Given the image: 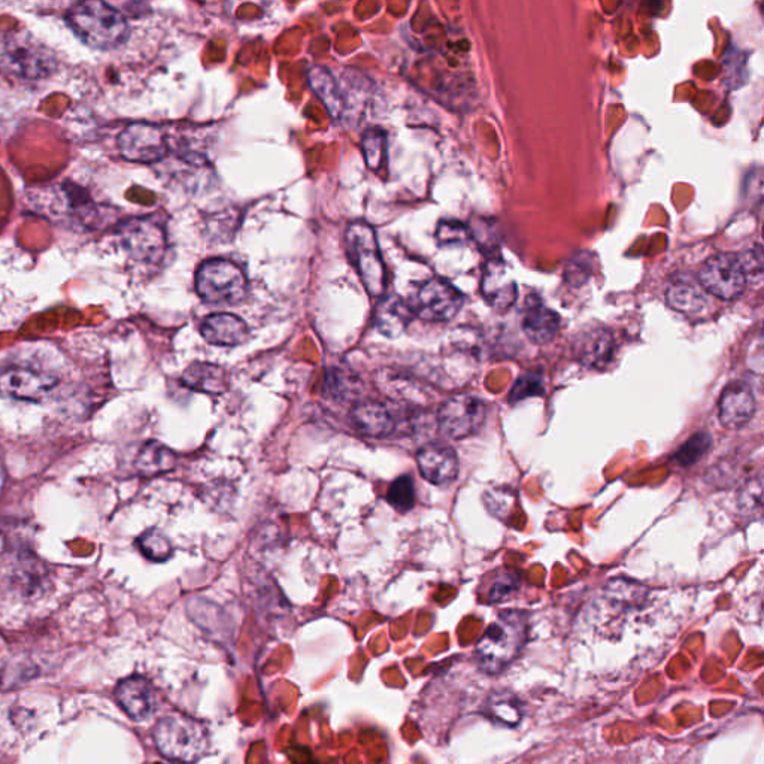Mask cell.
Returning <instances> with one entry per match:
<instances>
[{
    "label": "cell",
    "instance_id": "6da1fadb",
    "mask_svg": "<svg viewBox=\"0 0 764 764\" xmlns=\"http://www.w3.org/2000/svg\"><path fill=\"white\" fill-rule=\"evenodd\" d=\"M529 636V615L506 609L487 627L477 645L478 666L488 675L503 672L523 651Z\"/></svg>",
    "mask_w": 764,
    "mask_h": 764
},
{
    "label": "cell",
    "instance_id": "7a4b0ae2",
    "mask_svg": "<svg viewBox=\"0 0 764 764\" xmlns=\"http://www.w3.org/2000/svg\"><path fill=\"white\" fill-rule=\"evenodd\" d=\"M66 23L84 44L96 50L120 47L129 36L123 12L97 0L75 3L66 14Z\"/></svg>",
    "mask_w": 764,
    "mask_h": 764
},
{
    "label": "cell",
    "instance_id": "3957f363",
    "mask_svg": "<svg viewBox=\"0 0 764 764\" xmlns=\"http://www.w3.org/2000/svg\"><path fill=\"white\" fill-rule=\"evenodd\" d=\"M57 59L50 48L24 32L0 33V71L24 81L50 77Z\"/></svg>",
    "mask_w": 764,
    "mask_h": 764
},
{
    "label": "cell",
    "instance_id": "277c9868",
    "mask_svg": "<svg viewBox=\"0 0 764 764\" xmlns=\"http://www.w3.org/2000/svg\"><path fill=\"white\" fill-rule=\"evenodd\" d=\"M154 741L166 759L191 763L208 750L205 729L187 715L171 714L163 717L154 729Z\"/></svg>",
    "mask_w": 764,
    "mask_h": 764
},
{
    "label": "cell",
    "instance_id": "5b68a950",
    "mask_svg": "<svg viewBox=\"0 0 764 764\" xmlns=\"http://www.w3.org/2000/svg\"><path fill=\"white\" fill-rule=\"evenodd\" d=\"M200 299L212 305H235L247 294V277L236 263L212 259L200 265L196 274Z\"/></svg>",
    "mask_w": 764,
    "mask_h": 764
},
{
    "label": "cell",
    "instance_id": "8992f818",
    "mask_svg": "<svg viewBox=\"0 0 764 764\" xmlns=\"http://www.w3.org/2000/svg\"><path fill=\"white\" fill-rule=\"evenodd\" d=\"M347 248L354 266L372 297H382L387 287V272L378 247L375 230L366 223H353L348 227Z\"/></svg>",
    "mask_w": 764,
    "mask_h": 764
},
{
    "label": "cell",
    "instance_id": "52a82bcc",
    "mask_svg": "<svg viewBox=\"0 0 764 764\" xmlns=\"http://www.w3.org/2000/svg\"><path fill=\"white\" fill-rule=\"evenodd\" d=\"M121 245L136 262L159 263L166 253L165 227L154 217H133L118 226Z\"/></svg>",
    "mask_w": 764,
    "mask_h": 764
},
{
    "label": "cell",
    "instance_id": "ba28073f",
    "mask_svg": "<svg viewBox=\"0 0 764 764\" xmlns=\"http://www.w3.org/2000/svg\"><path fill=\"white\" fill-rule=\"evenodd\" d=\"M487 417V406L472 394H457L445 400L438 411L439 430L451 439H465L478 433Z\"/></svg>",
    "mask_w": 764,
    "mask_h": 764
},
{
    "label": "cell",
    "instance_id": "9c48e42d",
    "mask_svg": "<svg viewBox=\"0 0 764 764\" xmlns=\"http://www.w3.org/2000/svg\"><path fill=\"white\" fill-rule=\"evenodd\" d=\"M697 281L706 293L721 300L738 299L747 288L739 257L732 253L711 257L700 271Z\"/></svg>",
    "mask_w": 764,
    "mask_h": 764
},
{
    "label": "cell",
    "instance_id": "30bf717a",
    "mask_svg": "<svg viewBox=\"0 0 764 764\" xmlns=\"http://www.w3.org/2000/svg\"><path fill=\"white\" fill-rule=\"evenodd\" d=\"M118 150L127 162L156 163L168 154V139L159 126L132 123L118 136Z\"/></svg>",
    "mask_w": 764,
    "mask_h": 764
},
{
    "label": "cell",
    "instance_id": "8fae6325",
    "mask_svg": "<svg viewBox=\"0 0 764 764\" xmlns=\"http://www.w3.org/2000/svg\"><path fill=\"white\" fill-rule=\"evenodd\" d=\"M465 303L462 291L442 278L427 281L418 291L415 312L418 317L432 323L453 320Z\"/></svg>",
    "mask_w": 764,
    "mask_h": 764
},
{
    "label": "cell",
    "instance_id": "7c38bea8",
    "mask_svg": "<svg viewBox=\"0 0 764 764\" xmlns=\"http://www.w3.org/2000/svg\"><path fill=\"white\" fill-rule=\"evenodd\" d=\"M57 378L35 369L9 366L0 371V393L17 400L36 402L56 387Z\"/></svg>",
    "mask_w": 764,
    "mask_h": 764
},
{
    "label": "cell",
    "instance_id": "4fadbf2b",
    "mask_svg": "<svg viewBox=\"0 0 764 764\" xmlns=\"http://www.w3.org/2000/svg\"><path fill=\"white\" fill-rule=\"evenodd\" d=\"M115 697L121 708L135 721L153 717L157 709V696L150 681L142 676H130L117 685Z\"/></svg>",
    "mask_w": 764,
    "mask_h": 764
},
{
    "label": "cell",
    "instance_id": "5bb4252c",
    "mask_svg": "<svg viewBox=\"0 0 764 764\" xmlns=\"http://www.w3.org/2000/svg\"><path fill=\"white\" fill-rule=\"evenodd\" d=\"M421 477L435 485H447L459 475V457L448 445L429 444L417 454Z\"/></svg>",
    "mask_w": 764,
    "mask_h": 764
},
{
    "label": "cell",
    "instance_id": "9a60e30c",
    "mask_svg": "<svg viewBox=\"0 0 764 764\" xmlns=\"http://www.w3.org/2000/svg\"><path fill=\"white\" fill-rule=\"evenodd\" d=\"M756 414V397L744 382L736 381L724 388L720 399V420L727 429H741Z\"/></svg>",
    "mask_w": 764,
    "mask_h": 764
},
{
    "label": "cell",
    "instance_id": "2e32d148",
    "mask_svg": "<svg viewBox=\"0 0 764 764\" xmlns=\"http://www.w3.org/2000/svg\"><path fill=\"white\" fill-rule=\"evenodd\" d=\"M576 359L590 369L602 371L615 353V339L606 327H593L585 330L576 338L573 347Z\"/></svg>",
    "mask_w": 764,
    "mask_h": 764
},
{
    "label": "cell",
    "instance_id": "e0dca14e",
    "mask_svg": "<svg viewBox=\"0 0 764 764\" xmlns=\"http://www.w3.org/2000/svg\"><path fill=\"white\" fill-rule=\"evenodd\" d=\"M521 329L533 344H548L559 333V314L545 306L538 296H530L524 303Z\"/></svg>",
    "mask_w": 764,
    "mask_h": 764
},
{
    "label": "cell",
    "instance_id": "ac0fdd59",
    "mask_svg": "<svg viewBox=\"0 0 764 764\" xmlns=\"http://www.w3.org/2000/svg\"><path fill=\"white\" fill-rule=\"evenodd\" d=\"M350 418L354 429L369 438H387L397 427L390 409L374 400L356 403L351 409Z\"/></svg>",
    "mask_w": 764,
    "mask_h": 764
},
{
    "label": "cell",
    "instance_id": "d6986e66",
    "mask_svg": "<svg viewBox=\"0 0 764 764\" xmlns=\"http://www.w3.org/2000/svg\"><path fill=\"white\" fill-rule=\"evenodd\" d=\"M200 333L209 344L220 345V347H236V345L244 344L247 341L248 336H250V329L238 315L221 312V314H212L206 317L200 326Z\"/></svg>",
    "mask_w": 764,
    "mask_h": 764
},
{
    "label": "cell",
    "instance_id": "ffe728a7",
    "mask_svg": "<svg viewBox=\"0 0 764 764\" xmlns=\"http://www.w3.org/2000/svg\"><path fill=\"white\" fill-rule=\"evenodd\" d=\"M668 305L675 311L687 315V317H700L711 306L709 294L703 290L699 281L679 278L666 291Z\"/></svg>",
    "mask_w": 764,
    "mask_h": 764
},
{
    "label": "cell",
    "instance_id": "44dd1931",
    "mask_svg": "<svg viewBox=\"0 0 764 764\" xmlns=\"http://www.w3.org/2000/svg\"><path fill=\"white\" fill-rule=\"evenodd\" d=\"M482 294L491 308L506 312L517 300V284L509 278L500 263H491L482 281Z\"/></svg>",
    "mask_w": 764,
    "mask_h": 764
},
{
    "label": "cell",
    "instance_id": "7402d4cb",
    "mask_svg": "<svg viewBox=\"0 0 764 764\" xmlns=\"http://www.w3.org/2000/svg\"><path fill=\"white\" fill-rule=\"evenodd\" d=\"M412 315L414 311L402 297H384L375 308V326L385 338L394 339L405 332Z\"/></svg>",
    "mask_w": 764,
    "mask_h": 764
},
{
    "label": "cell",
    "instance_id": "603a6c76",
    "mask_svg": "<svg viewBox=\"0 0 764 764\" xmlns=\"http://www.w3.org/2000/svg\"><path fill=\"white\" fill-rule=\"evenodd\" d=\"M136 471L141 477L153 478L174 471L177 456L171 448L157 441L147 442L136 457Z\"/></svg>",
    "mask_w": 764,
    "mask_h": 764
},
{
    "label": "cell",
    "instance_id": "cb8c5ba5",
    "mask_svg": "<svg viewBox=\"0 0 764 764\" xmlns=\"http://www.w3.org/2000/svg\"><path fill=\"white\" fill-rule=\"evenodd\" d=\"M183 382L191 390L205 394H221L229 388V377L220 366L194 363L183 375Z\"/></svg>",
    "mask_w": 764,
    "mask_h": 764
},
{
    "label": "cell",
    "instance_id": "d4e9b609",
    "mask_svg": "<svg viewBox=\"0 0 764 764\" xmlns=\"http://www.w3.org/2000/svg\"><path fill=\"white\" fill-rule=\"evenodd\" d=\"M309 86L320 97L321 102L327 106L330 115L335 120L344 115V97H342L341 87L336 83L333 75L327 69L321 66H315L309 71Z\"/></svg>",
    "mask_w": 764,
    "mask_h": 764
},
{
    "label": "cell",
    "instance_id": "484cf974",
    "mask_svg": "<svg viewBox=\"0 0 764 764\" xmlns=\"http://www.w3.org/2000/svg\"><path fill=\"white\" fill-rule=\"evenodd\" d=\"M488 718L506 724V726H515L521 720V706L514 696L508 693H496L488 699L487 705Z\"/></svg>",
    "mask_w": 764,
    "mask_h": 764
},
{
    "label": "cell",
    "instance_id": "4316f807",
    "mask_svg": "<svg viewBox=\"0 0 764 764\" xmlns=\"http://www.w3.org/2000/svg\"><path fill=\"white\" fill-rule=\"evenodd\" d=\"M139 550L151 562L162 563L171 559L174 553L172 542L160 530H148L138 541Z\"/></svg>",
    "mask_w": 764,
    "mask_h": 764
},
{
    "label": "cell",
    "instance_id": "83f0119b",
    "mask_svg": "<svg viewBox=\"0 0 764 764\" xmlns=\"http://www.w3.org/2000/svg\"><path fill=\"white\" fill-rule=\"evenodd\" d=\"M387 500L396 511H411L415 505L414 479L409 475H402V477L394 479L388 488Z\"/></svg>",
    "mask_w": 764,
    "mask_h": 764
},
{
    "label": "cell",
    "instance_id": "f1b7e54d",
    "mask_svg": "<svg viewBox=\"0 0 764 764\" xmlns=\"http://www.w3.org/2000/svg\"><path fill=\"white\" fill-rule=\"evenodd\" d=\"M363 154H365L366 165L372 171L381 168L384 162L385 150H387V135L381 129H372L366 132L362 142Z\"/></svg>",
    "mask_w": 764,
    "mask_h": 764
},
{
    "label": "cell",
    "instance_id": "f546056e",
    "mask_svg": "<svg viewBox=\"0 0 764 764\" xmlns=\"http://www.w3.org/2000/svg\"><path fill=\"white\" fill-rule=\"evenodd\" d=\"M711 438L708 433H697V435L691 436L681 448L678 453L675 454V460L681 466H691L694 463L699 462L706 451L711 447Z\"/></svg>",
    "mask_w": 764,
    "mask_h": 764
},
{
    "label": "cell",
    "instance_id": "4dcf8cb0",
    "mask_svg": "<svg viewBox=\"0 0 764 764\" xmlns=\"http://www.w3.org/2000/svg\"><path fill=\"white\" fill-rule=\"evenodd\" d=\"M521 584L520 572L512 571V569H502L494 576L493 585H491L490 593H488V600L491 603L500 602L505 600L506 597L511 596L512 593L518 590Z\"/></svg>",
    "mask_w": 764,
    "mask_h": 764
},
{
    "label": "cell",
    "instance_id": "1f68e13d",
    "mask_svg": "<svg viewBox=\"0 0 764 764\" xmlns=\"http://www.w3.org/2000/svg\"><path fill=\"white\" fill-rule=\"evenodd\" d=\"M739 263H741L742 271H744L745 280H747V286L750 283L756 284V286H762L763 283V250L762 245H754L750 250L744 251L739 254Z\"/></svg>",
    "mask_w": 764,
    "mask_h": 764
},
{
    "label": "cell",
    "instance_id": "d6a6232c",
    "mask_svg": "<svg viewBox=\"0 0 764 764\" xmlns=\"http://www.w3.org/2000/svg\"><path fill=\"white\" fill-rule=\"evenodd\" d=\"M593 271V256L588 253L578 254L566 266L565 278L572 286L578 287L590 280Z\"/></svg>",
    "mask_w": 764,
    "mask_h": 764
},
{
    "label": "cell",
    "instance_id": "836d02e7",
    "mask_svg": "<svg viewBox=\"0 0 764 764\" xmlns=\"http://www.w3.org/2000/svg\"><path fill=\"white\" fill-rule=\"evenodd\" d=\"M544 394V381L538 374H526L518 378L509 394V402L517 403L527 397Z\"/></svg>",
    "mask_w": 764,
    "mask_h": 764
},
{
    "label": "cell",
    "instance_id": "e575fe53",
    "mask_svg": "<svg viewBox=\"0 0 764 764\" xmlns=\"http://www.w3.org/2000/svg\"><path fill=\"white\" fill-rule=\"evenodd\" d=\"M469 238H471V233H469L468 227L459 221H441L438 230H436V239L441 245L463 244V242L469 241Z\"/></svg>",
    "mask_w": 764,
    "mask_h": 764
},
{
    "label": "cell",
    "instance_id": "d590c367",
    "mask_svg": "<svg viewBox=\"0 0 764 764\" xmlns=\"http://www.w3.org/2000/svg\"><path fill=\"white\" fill-rule=\"evenodd\" d=\"M35 676V668L29 663H9V666L3 668L0 675V682L3 688H15L23 682L29 681Z\"/></svg>",
    "mask_w": 764,
    "mask_h": 764
},
{
    "label": "cell",
    "instance_id": "8d00e7d4",
    "mask_svg": "<svg viewBox=\"0 0 764 764\" xmlns=\"http://www.w3.org/2000/svg\"><path fill=\"white\" fill-rule=\"evenodd\" d=\"M762 479H751L739 497V506L744 511H759L762 509Z\"/></svg>",
    "mask_w": 764,
    "mask_h": 764
},
{
    "label": "cell",
    "instance_id": "74e56055",
    "mask_svg": "<svg viewBox=\"0 0 764 764\" xmlns=\"http://www.w3.org/2000/svg\"><path fill=\"white\" fill-rule=\"evenodd\" d=\"M5 469H3L2 463H0V494H2L3 487H5Z\"/></svg>",
    "mask_w": 764,
    "mask_h": 764
}]
</instances>
